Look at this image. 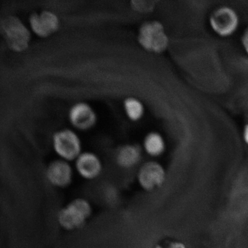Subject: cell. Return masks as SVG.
Instances as JSON below:
<instances>
[{
    "instance_id": "12",
    "label": "cell",
    "mask_w": 248,
    "mask_h": 248,
    "mask_svg": "<svg viewBox=\"0 0 248 248\" xmlns=\"http://www.w3.org/2000/svg\"><path fill=\"white\" fill-rule=\"evenodd\" d=\"M141 148L149 156L160 157L166 153V140L162 133L156 131H150L145 135Z\"/></svg>"
},
{
    "instance_id": "5",
    "label": "cell",
    "mask_w": 248,
    "mask_h": 248,
    "mask_svg": "<svg viewBox=\"0 0 248 248\" xmlns=\"http://www.w3.org/2000/svg\"><path fill=\"white\" fill-rule=\"evenodd\" d=\"M167 177L166 170L163 164L155 160L142 163L137 172L138 185L147 193L159 190L166 184Z\"/></svg>"
},
{
    "instance_id": "17",
    "label": "cell",
    "mask_w": 248,
    "mask_h": 248,
    "mask_svg": "<svg viewBox=\"0 0 248 248\" xmlns=\"http://www.w3.org/2000/svg\"><path fill=\"white\" fill-rule=\"evenodd\" d=\"M156 248H163L160 246H157L156 247Z\"/></svg>"
},
{
    "instance_id": "16",
    "label": "cell",
    "mask_w": 248,
    "mask_h": 248,
    "mask_svg": "<svg viewBox=\"0 0 248 248\" xmlns=\"http://www.w3.org/2000/svg\"><path fill=\"white\" fill-rule=\"evenodd\" d=\"M244 136L245 140H246L247 143L248 144V124H247V125L245 126Z\"/></svg>"
},
{
    "instance_id": "8",
    "label": "cell",
    "mask_w": 248,
    "mask_h": 248,
    "mask_svg": "<svg viewBox=\"0 0 248 248\" xmlns=\"http://www.w3.org/2000/svg\"><path fill=\"white\" fill-rule=\"evenodd\" d=\"M74 171L71 163L58 158L48 164L45 175L46 181L53 187L66 188L72 184Z\"/></svg>"
},
{
    "instance_id": "9",
    "label": "cell",
    "mask_w": 248,
    "mask_h": 248,
    "mask_svg": "<svg viewBox=\"0 0 248 248\" xmlns=\"http://www.w3.org/2000/svg\"><path fill=\"white\" fill-rule=\"evenodd\" d=\"M29 26L31 31L37 36L46 38L54 35L60 30V18L54 12L46 10L30 16Z\"/></svg>"
},
{
    "instance_id": "2",
    "label": "cell",
    "mask_w": 248,
    "mask_h": 248,
    "mask_svg": "<svg viewBox=\"0 0 248 248\" xmlns=\"http://www.w3.org/2000/svg\"><path fill=\"white\" fill-rule=\"evenodd\" d=\"M92 213L91 202L84 198H77L59 211L57 220L65 230H78L86 224Z\"/></svg>"
},
{
    "instance_id": "3",
    "label": "cell",
    "mask_w": 248,
    "mask_h": 248,
    "mask_svg": "<svg viewBox=\"0 0 248 248\" xmlns=\"http://www.w3.org/2000/svg\"><path fill=\"white\" fill-rule=\"evenodd\" d=\"M138 40L145 50L155 54L165 51L170 42L165 28L156 20L146 21L140 26Z\"/></svg>"
},
{
    "instance_id": "1",
    "label": "cell",
    "mask_w": 248,
    "mask_h": 248,
    "mask_svg": "<svg viewBox=\"0 0 248 248\" xmlns=\"http://www.w3.org/2000/svg\"><path fill=\"white\" fill-rule=\"evenodd\" d=\"M0 33L12 51L22 52L29 48L31 31L20 18L9 15L2 18L0 21Z\"/></svg>"
},
{
    "instance_id": "4",
    "label": "cell",
    "mask_w": 248,
    "mask_h": 248,
    "mask_svg": "<svg viewBox=\"0 0 248 248\" xmlns=\"http://www.w3.org/2000/svg\"><path fill=\"white\" fill-rule=\"evenodd\" d=\"M52 146L59 159L74 162L82 153L81 139L75 130L63 128L56 131L52 137Z\"/></svg>"
},
{
    "instance_id": "10",
    "label": "cell",
    "mask_w": 248,
    "mask_h": 248,
    "mask_svg": "<svg viewBox=\"0 0 248 248\" xmlns=\"http://www.w3.org/2000/svg\"><path fill=\"white\" fill-rule=\"evenodd\" d=\"M74 163L75 171L86 181L98 179L104 170V164L100 157L92 151H83Z\"/></svg>"
},
{
    "instance_id": "6",
    "label": "cell",
    "mask_w": 248,
    "mask_h": 248,
    "mask_svg": "<svg viewBox=\"0 0 248 248\" xmlns=\"http://www.w3.org/2000/svg\"><path fill=\"white\" fill-rule=\"evenodd\" d=\"M211 29L222 38L230 37L236 32L240 25V17L235 9L221 6L213 11L209 19Z\"/></svg>"
},
{
    "instance_id": "14",
    "label": "cell",
    "mask_w": 248,
    "mask_h": 248,
    "mask_svg": "<svg viewBox=\"0 0 248 248\" xmlns=\"http://www.w3.org/2000/svg\"><path fill=\"white\" fill-rule=\"evenodd\" d=\"M241 43L245 51L248 55V26L247 29L245 30L243 36H242Z\"/></svg>"
},
{
    "instance_id": "13",
    "label": "cell",
    "mask_w": 248,
    "mask_h": 248,
    "mask_svg": "<svg viewBox=\"0 0 248 248\" xmlns=\"http://www.w3.org/2000/svg\"><path fill=\"white\" fill-rule=\"evenodd\" d=\"M123 107L126 116L132 122H139L145 116V105L138 98L132 96L125 98L123 101Z\"/></svg>"
},
{
    "instance_id": "15",
    "label": "cell",
    "mask_w": 248,
    "mask_h": 248,
    "mask_svg": "<svg viewBox=\"0 0 248 248\" xmlns=\"http://www.w3.org/2000/svg\"><path fill=\"white\" fill-rule=\"evenodd\" d=\"M169 248H186L185 245L179 242H173L170 244Z\"/></svg>"
},
{
    "instance_id": "11",
    "label": "cell",
    "mask_w": 248,
    "mask_h": 248,
    "mask_svg": "<svg viewBox=\"0 0 248 248\" xmlns=\"http://www.w3.org/2000/svg\"><path fill=\"white\" fill-rule=\"evenodd\" d=\"M142 148L136 144H126L120 147L115 155L117 165L124 170H131L140 164Z\"/></svg>"
},
{
    "instance_id": "7",
    "label": "cell",
    "mask_w": 248,
    "mask_h": 248,
    "mask_svg": "<svg viewBox=\"0 0 248 248\" xmlns=\"http://www.w3.org/2000/svg\"><path fill=\"white\" fill-rule=\"evenodd\" d=\"M68 119L75 131L88 132L97 125L98 118L97 112L91 105L85 102H79L70 108Z\"/></svg>"
}]
</instances>
